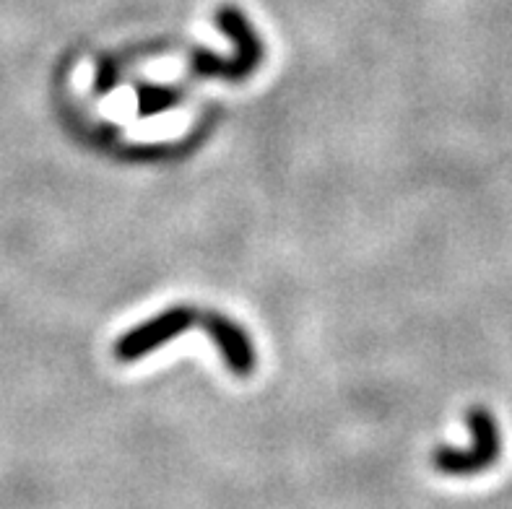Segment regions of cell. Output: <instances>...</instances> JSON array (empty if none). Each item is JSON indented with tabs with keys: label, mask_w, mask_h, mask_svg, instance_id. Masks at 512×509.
I'll use <instances>...</instances> for the list:
<instances>
[{
	"label": "cell",
	"mask_w": 512,
	"mask_h": 509,
	"mask_svg": "<svg viewBox=\"0 0 512 509\" xmlns=\"http://www.w3.org/2000/svg\"><path fill=\"white\" fill-rule=\"evenodd\" d=\"M468 429H471V445L463 450L440 447L432 455V463L445 476H476L492 468L500 460V426L487 408H471L468 413Z\"/></svg>",
	"instance_id": "cell-1"
},
{
	"label": "cell",
	"mask_w": 512,
	"mask_h": 509,
	"mask_svg": "<svg viewBox=\"0 0 512 509\" xmlns=\"http://www.w3.org/2000/svg\"><path fill=\"white\" fill-rule=\"evenodd\" d=\"M201 328L206 330L214 346L219 348L221 359L227 361L229 372L237 377H247L255 369V348L250 336L240 325L229 320V317L219 315V312H203Z\"/></svg>",
	"instance_id": "cell-3"
},
{
	"label": "cell",
	"mask_w": 512,
	"mask_h": 509,
	"mask_svg": "<svg viewBox=\"0 0 512 509\" xmlns=\"http://www.w3.org/2000/svg\"><path fill=\"white\" fill-rule=\"evenodd\" d=\"M195 323H201V312H195L193 307H172V310L162 312V315L151 317L149 323L136 325L133 330H128L123 338H117L115 359H141V356L151 354V351L162 346V343L172 341V338H177L180 333L190 330Z\"/></svg>",
	"instance_id": "cell-2"
}]
</instances>
